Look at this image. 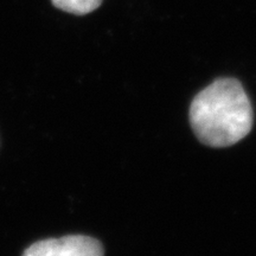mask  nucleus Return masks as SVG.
Returning a JSON list of instances; mask_svg holds the SVG:
<instances>
[{"mask_svg":"<svg viewBox=\"0 0 256 256\" xmlns=\"http://www.w3.org/2000/svg\"><path fill=\"white\" fill-rule=\"evenodd\" d=\"M190 124L200 142L228 147L247 136L252 126V108L242 84L235 78H218L192 100Z\"/></svg>","mask_w":256,"mask_h":256,"instance_id":"obj_1","label":"nucleus"},{"mask_svg":"<svg viewBox=\"0 0 256 256\" xmlns=\"http://www.w3.org/2000/svg\"><path fill=\"white\" fill-rule=\"evenodd\" d=\"M22 256H104V252L101 242L90 236L69 235L38 241Z\"/></svg>","mask_w":256,"mask_h":256,"instance_id":"obj_2","label":"nucleus"},{"mask_svg":"<svg viewBox=\"0 0 256 256\" xmlns=\"http://www.w3.org/2000/svg\"><path fill=\"white\" fill-rule=\"evenodd\" d=\"M55 8L68 14L84 16L98 8L102 0H51Z\"/></svg>","mask_w":256,"mask_h":256,"instance_id":"obj_3","label":"nucleus"}]
</instances>
